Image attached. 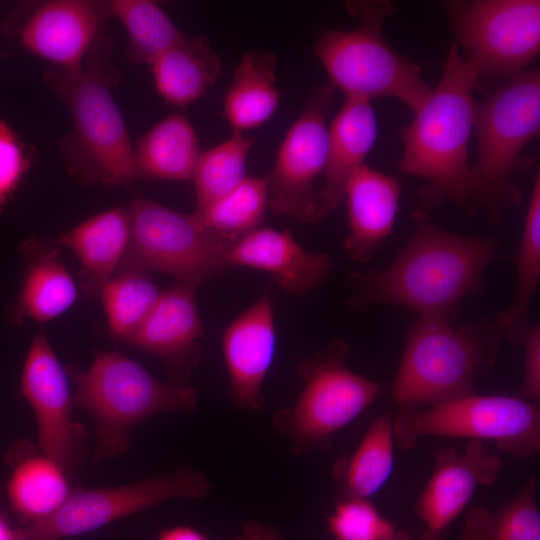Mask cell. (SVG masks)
<instances>
[{"label": "cell", "mask_w": 540, "mask_h": 540, "mask_svg": "<svg viewBox=\"0 0 540 540\" xmlns=\"http://www.w3.org/2000/svg\"><path fill=\"white\" fill-rule=\"evenodd\" d=\"M412 218L413 232L388 267L348 276L350 304H392L419 318L456 321L461 302L483 290L482 276L497 242L446 230L419 206Z\"/></svg>", "instance_id": "obj_1"}, {"label": "cell", "mask_w": 540, "mask_h": 540, "mask_svg": "<svg viewBox=\"0 0 540 540\" xmlns=\"http://www.w3.org/2000/svg\"><path fill=\"white\" fill-rule=\"evenodd\" d=\"M477 88L475 67L453 43L440 81L403 132L404 151L397 169L426 180L419 207L427 212L445 200L463 208L468 205L472 187L468 147Z\"/></svg>", "instance_id": "obj_2"}, {"label": "cell", "mask_w": 540, "mask_h": 540, "mask_svg": "<svg viewBox=\"0 0 540 540\" xmlns=\"http://www.w3.org/2000/svg\"><path fill=\"white\" fill-rule=\"evenodd\" d=\"M110 55L111 41L103 30L80 68L44 74L72 116L73 131L60 141L69 173L83 182L108 186L136 179L129 134L110 92L120 79Z\"/></svg>", "instance_id": "obj_3"}, {"label": "cell", "mask_w": 540, "mask_h": 540, "mask_svg": "<svg viewBox=\"0 0 540 540\" xmlns=\"http://www.w3.org/2000/svg\"><path fill=\"white\" fill-rule=\"evenodd\" d=\"M503 336L495 322L456 325L418 318L407 332L391 386L399 409L422 408L475 392L474 380L494 365Z\"/></svg>", "instance_id": "obj_4"}, {"label": "cell", "mask_w": 540, "mask_h": 540, "mask_svg": "<svg viewBox=\"0 0 540 540\" xmlns=\"http://www.w3.org/2000/svg\"><path fill=\"white\" fill-rule=\"evenodd\" d=\"M474 130L478 155L466 212L485 211L489 221L497 223L503 207L523 202L514 176L533 165L522 152L540 131L539 70H524L484 100L476 101Z\"/></svg>", "instance_id": "obj_5"}, {"label": "cell", "mask_w": 540, "mask_h": 540, "mask_svg": "<svg viewBox=\"0 0 540 540\" xmlns=\"http://www.w3.org/2000/svg\"><path fill=\"white\" fill-rule=\"evenodd\" d=\"M349 12L360 20L350 30L326 29L313 46L331 86L345 98L390 97L416 112L430 94L421 67L396 52L383 34L384 21L395 11L391 1H350Z\"/></svg>", "instance_id": "obj_6"}, {"label": "cell", "mask_w": 540, "mask_h": 540, "mask_svg": "<svg viewBox=\"0 0 540 540\" xmlns=\"http://www.w3.org/2000/svg\"><path fill=\"white\" fill-rule=\"evenodd\" d=\"M67 370L75 383L74 405L96 422V460L122 454L129 446V431L145 419L190 411L197 404L195 387L163 382L118 352L100 353L86 370Z\"/></svg>", "instance_id": "obj_7"}, {"label": "cell", "mask_w": 540, "mask_h": 540, "mask_svg": "<svg viewBox=\"0 0 540 540\" xmlns=\"http://www.w3.org/2000/svg\"><path fill=\"white\" fill-rule=\"evenodd\" d=\"M350 348L342 340L300 360L304 385L293 405L279 410L273 426L292 442L296 454L330 447L333 435L356 419L378 397L381 385L350 370Z\"/></svg>", "instance_id": "obj_8"}, {"label": "cell", "mask_w": 540, "mask_h": 540, "mask_svg": "<svg viewBox=\"0 0 540 540\" xmlns=\"http://www.w3.org/2000/svg\"><path fill=\"white\" fill-rule=\"evenodd\" d=\"M393 434L404 450L424 437H457L490 441L511 456L527 459L540 450V408L515 395L474 392L434 406L399 409Z\"/></svg>", "instance_id": "obj_9"}, {"label": "cell", "mask_w": 540, "mask_h": 540, "mask_svg": "<svg viewBox=\"0 0 540 540\" xmlns=\"http://www.w3.org/2000/svg\"><path fill=\"white\" fill-rule=\"evenodd\" d=\"M130 238L116 275L158 271L199 286L229 268V249L193 217L143 196L129 208Z\"/></svg>", "instance_id": "obj_10"}, {"label": "cell", "mask_w": 540, "mask_h": 540, "mask_svg": "<svg viewBox=\"0 0 540 540\" xmlns=\"http://www.w3.org/2000/svg\"><path fill=\"white\" fill-rule=\"evenodd\" d=\"M457 45L479 78L514 77L540 50V1L472 0L446 3Z\"/></svg>", "instance_id": "obj_11"}, {"label": "cell", "mask_w": 540, "mask_h": 540, "mask_svg": "<svg viewBox=\"0 0 540 540\" xmlns=\"http://www.w3.org/2000/svg\"><path fill=\"white\" fill-rule=\"evenodd\" d=\"M212 489L202 473L183 468L136 483L77 492L53 514L17 528L22 540H62L173 498H203Z\"/></svg>", "instance_id": "obj_12"}, {"label": "cell", "mask_w": 540, "mask_h": 540, "mask_svg": "<svg viewBox=\"0 0 540 540\" xmlns=\"http://www.w3.org/2000/svg\"><path fill=\"white\" fill-rule=\"evenodd\" d=\"M332 100L331 85L318 87L287 130L267 175L268 207L273 213L302 223L325 219L314 182L325 167Z\"/></svg>", "instance_id": "obj_13"}, {"label": "cell", "mask_w": 540, "mask_h": 540, "mask_svg": "<svg viewBox=\"0 0 540 540\" xmlns=\"http://www.w3.org/2000/svg\"><path fill=\"white\" fill-rule=\"evenodd\" d=\"M109 14L108 2L53 0L18 7L2 28L30 53L74 70L82 66Z\"/></svg>", "instance_id": "obj_14"}, {"label": "cell", "mask_w": 540, "mask_h": 540, "mask_svg": "<svg viewBox=\"0 0 540 540\" xmlns=\"http://www.w3.org/2000/svg\"><path fill=\"white\" fill-rule=\"evenodd\" d=\"M20 392L32 406L40 446L64 471L83 455V427L72 420L73 395L66 370L45 333L31 342L21 375Z\"/></svg>", "instance_id": "obj_15"}, {"label": "cell", "mask_w": 540, "mask_h": 540, "mask_svg": "<svg viewBox=\"0 0 540 540\" xmlns=\"http://www.w3.org/2000/svg\"><path fill=\"white\" fill-rule=\"evenodd\" d=\"M272 283L222 335L227 395L237 409L260 411L264 406L263 383L276 350Z\"/></svg>", "instance_id": "obj_16"}, {"label": "cell", "mask_w": 540, "mask_h": 540, "mask_svg": "<svg viewBox=\"0 0 540 540\" xmlns=\"http://www.w3.org/2000/svg\"><path fill=\"white\" fill-rule=\"evenodd\" d=\"M502 467L501 458L479 440H470L463 452L448 447L437 449L431 476L415 505L426 530L441 534L463 512L479 487L496 482Z\"/></svg>", "instance_id": "obj_17"}, {"label": "cell", "mask_w": 540, "mask_h": 540, "mask_svg": "<svg viewBox=\"0 0 540 540\" xmlns=\"http://www.w3.org/2000/svg\"><path fill=\"white\" fill-rule=\"evenodd\" d=\"M196 286L182 283L161 295L142 325L128 340L160 358L175 383L185 384L200 362L204 335Z\"/></svg>", "instance_id": "obj_18"}, {"label": "cell", "mask_w": 540, "mask_h": 540, "mask_svg": "<svg viewBox=\"0 0 540 540\" xmlns=\"http://www.w3.org/2000/svg\"><path fill=\"white\" fill-rule=\"evenodd\" d=\"M229 268L250 267L265 271L283 290L304 295L318 287L328 275L332 259L327 253L305 250L289 230L259 227L227 254Z\"/></svg>", "instance_id": "obj_19"}, {"label": "cell", "mask_w": 540, "mask_h": 540, "mask_svg": "<svg viewBox=\"0 0 540 540\" xmlns=\"http://www.w3.org/2000/svg\"><path fill=\"white\" fill-rule=\"evenodd\" d=\"M400 194L397 178L366 164L352 173L344 195L349 232L343 247L353 262H368L392 232Z\"/></svg>", "instance_id": "obj_20"}, {"label": "cell", "mask_w": 540, "mask_h": 540, "mask_svg": "<svg viewBox=\"0 0 540 540\" xmlns=\"http://www.w3.org/2000/svg\"><path fill=\"white\" fill-rule=\"evenodd\" d=\"M56 245L34 237L20 244L25 267L16 298L5 314L8 323L18 326L32 320L42 324L75 303L77 284L61 261Z\"/></svg>", "instance_id": "obj_21"}, {"label": "cell", "mask_w": 540, "mask_h": 540, "mask_svg": "<svg viewBox=\"0 0 540 540\" xmlns=\"http://www.w3.org/2000/svg\"><path fill=\"white\" fill-rule=\"evenodd\" d=\"M377 135V118L371 101L345 98L328 126L323 183L318 189L319 204L326 216L343 204L348 179L365 164Z\"/></svg>", "instance_id": "obj_22"}, {"label": "cell", "mask_w": 540, "mask_h": 540, "mask_svg": "<svg viewBox=\"0 0 540 540\" xmlns=\"http://www.w3.org/2000/svg\"><path fill=\"white\" fill-rule=\"evenodd\" d=\"M130 238L129 211L113 207L62 233L57 244L68 247L78 258L80 289L96 298L116 274Z\"/></svg>", "instance_id": "obj_23"}, {"label": "cell", "mask_w": 540, "mask_h": 540, "mask_svg": "<svg viewBox=\"0 0 540 540\" xmlns=\"http://www.w3.org/2000/svg\"><path fill=\"white\" fill-rule=\"evenodd\" d=\"M155 88L170 105L199 99L221 76L223 63L206 36H187L151 64Z\"/></svg>", "instance_id": "obj_24"}, {"label": "cell", "mask_w": 540, "mask_h": 540, "mask_svg": "<svg viewBox=\"0 0 540 540\" xmlns=\"http://www.w3.org/2000/svg\"><path fill=\"white\" fill-rule=\"evenodd\" d=\"M200 154L191 121L182 113L171 114L147 131L133 148L135 178L192 179Z\"/></svg>", "instance_id": "obj_25"}, {"label": "cell", "mask_w": 540, "mask_h": 540, "mask_svg": "<svg viewBox=\"0 0 540 540\" xmlns=\"http://www.w3.org/2000/svg\"><path fill=\"white\" fill-rule=\"evenodd\" d=\"M277 65L272 53L251 51L241 57L223 99V117L233 132L261 126L275 113L280 101Z\"/></svg>", "instance_id": "obj_26"}, {"label": "cell", "mask_w": 540, "mask_h": 540, "mask_svg": "<svg viewBox=\"0 0 540 540\" xmlns=\"http://www.w3.org/2000/svg\"><path fill=\"white\" fill-rule=\"evenodd\" d=\"M393 416L383 412L369 426L356 449L333 466L337 501L369 499L378 492L393 472Z\"/></svg>", "instance_id": "obj_27"}, {"label": "cell", "mask_w": 540, "mask_h": 540, "mask_svg": "<svg viewBox=\"0 0 540 540\" xmlns=\"http://www.w3.org/2000/svg\"><path fill=\"white\" fill-rule=\"evenodd\" d=\"M517 289L511 305L495 324L503 338L520 344L530 325L529 308L540 279V173L534 179L520 242L516 251Z\"/></svg>", "instance_id": "obj_28"}, {"label": "cell", "mask_w": 540, "mask_h": 540, "mask_svg": "<svg viewBox=\"0 0 540 540\" xmlns=\"http://www.w3.org/2000/svg\"><path fill=\"white\" fill-rule=\"evenodd\" d=\"M268 207V179L246 177L235 189L193 217L229 250L259 228Z\"/></svg>", "instance_id": "obj_29"}, {"label": "cell", "mask_w": 540, "mask_h": 540, "mask_svg": "<svg viewBox=\"0 0 540 540\" xmlns=\"http://www.w3.org/2000/svg\"><path fill=\"white\" fill-rule=\"evenodd\" d=\"M459 540H540L536 479L529 478L512 499L496 510L470 508Z\"/></svg>", "instance_id": "obj_30"}, {"label": "cell", "mask_w": 540, "mask_h": 540, "mask_svg": "<svg viewBox=\"0 0 540 540\" xmlns=\"http://www.w3.org/2000/svg\"><path fill=\"white\" fill-rule=\"evenodd\" d=\"M8 494L14 511L27 523L53 514L70 496L64 470L46 456L19 461Z\"/></svg>", "instance_id": "obj_31"}, {"label": "cell", "mask_w": 540, "mask_h": 540, "mask_svg": "<svg viewBox=\"0 0 540 540\" xmlns=\"http://www.w3.org/2000/svg\"><path fill=\"white\" fill-rule=\"evenodd\" d=\"M108 6L128 33V57L134 63L151 65L187 37L154 1L113 0Z\"/></svg>", "instance_id": "obj_32"}, {"label": "cell", "mask_w": 540, "mask_h": 540, "mask_svg": "<svg viewBox=\"0 0 540 540\" xmlns=\"http://www.w3.org/2000/svg\"><path fill=\"white\" fill-rule=\"evenodd\" d=\"M254 139L233 132L225 141L201 151L192 179L196 193V210L235 189L247 176V158Z\"/></svg>", "instance_id": "obj_33"}, {"label": "cell", "mask_w": 540, "mask_h": 540, "mask_svg": "<svg viewBox=\"0 0 540 540\" xmlns=\"http://www.w3.org/2000/svg\"><path fill=\"white\" fill-rule=\"evenodd\" d=\"M160 295L161 292L147 274L114 276L99 294L110 335L128 342L148 317Z\"/></svg>", "instance_id": "obj_34"}, {"label": "cell", "mask_w": 540, "mask_h": 540, "mask_svg": "<svg viewBox=\"0 0 540 540\" xmlns=\"http://www.w3.org/2000/svg\"><path fill=\"white\" fill-rule=\"evenodd\" d=\"M328 529L335 540H390L398 532L369 499L337 501Z\"/></svg>", "instance_id": "obj_35"}, {"label": "cell", "mask_w": 540, "mask_h": 540, "mask_svg": "<svg viewBox=\"0 0 540 540\" xmlns=\"http://www.w3.org/2000/svg\"><path fill=\"white\" fill-rule=\"evenodd\" d=\"M33 163L31 150L13 127L0 119V213Z\"/></svg>", "instance_id": "obj_36"}, {"label": "cell", "mask_w": 540, "mask_h": 540, "mask_svg": "<svg viewBox=\"0 0 540 540\" xmlns=\"http://www.w3.org/2000/svg\"><path fill=\"white\" fill-rule=\"evenodd\" d=\"M524 349L523 378L515 396L539 404L540 400V326H528L521 339Z\"/></svg>", "instance_id": "obj_37"}, {"label": "cell", "mask_w": 540, "mask_h": 540, "mask_svg": "<svg viewBox=\"0 0 540 540\" xmlns=\"http://www.w3.org/2000/svg\"><path fill=\"white\" fill-rule=\"evenodd\" d=\"M280 531L273 526L256 521L245 523L240 533L231 540H280Z\"/></svg>", "instance_id": "obj_38"}, {"label": "cell", "mask_w": 540, "mask_h": 540, "mask_svg": "<svg viewBox=\"0 0 540 540\" xmlns=\"http://www.w3.org/2000/svg\"><path fill=\"white\" fill-rule=\"evenodd\" d=\"M157 540H208V538L194 528L177 526L161 531Z\"/></svg>", "instance_id": "obj_39"}, {"label": "cell", "mask_w": 540, "mask_h": 540, "mask_svg": "<svg viewBox=\"0 0 540 540\" xmlns=\"http://www.w3.org/2000/svg\"><path fill=\"white\" fill-rule=\"evenodd\" d=\"M391 540H412L404 531L399 530ZM416 540H444L439 533H432L427 530Z\"/></svg>", "instance_id": "obj_40"}, {"label": "cell", "mask_w": 540, "mask_h": 540, "mask_svg": "<svg viewBox=\"0 0 540 540\" xmlns=\"http://www.w3.org/2000/svg\"><path fill=\"white\" fill-rule=\"evenodd\" d=\"M12 529H10L5 521L0 517V540H8L11 536Z\"/></svg>", "instance_id": "obj_41"}, {"label": "cell", "mask_w": 540, "mask_h": 540, "mask_svg": "<svg viewBox=\"0 0 540 540\" xmlns=\"http://www.w3.org/2000/svg\"><path fill=\"white\" fill-rule=\"evenodd\" d=\"M8 540H22L17 529H12L11 536Z\"/></svg>", "instance_id": "obj_42"}]
</instances>
